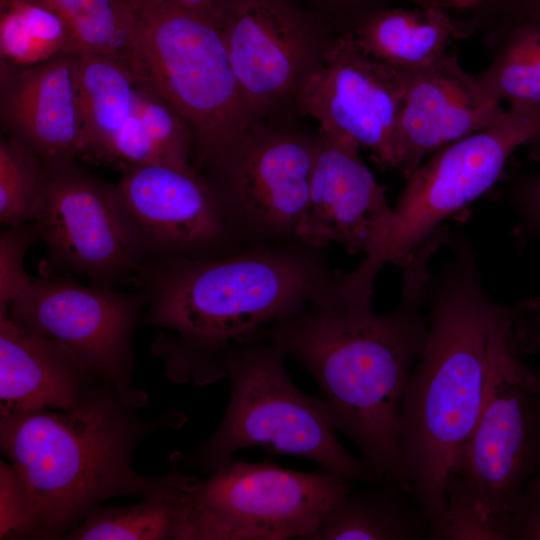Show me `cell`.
I'll use <instances>...</instances> for the list:
<instances>
[{
  "label": "cell",
  "instance_id": "8d00e7d4",
  "mask_svg": "<svg viewBox=\"0 0 540 540\" xmlns=\"http://www.w3.org/2000/svg\"><path fill=\"white\" fill-rule=\"evenodd\" d=\"M172 3L197 13L215 15L218 0H169Z\"/></svg>",
  "mask_w": 540,
  "mask_h": 540
},
{
  "label": "cell",
  "instance_id": "4316f807",
  "mask_svg": "<svg viewBox=\"0 0 540 540\" xmlns=\"http://www.w3.org/2000/svg\"><path fill=\"white\" fill-rule=\"evenodd\" d=\"M47 167L20 141L0 137V221L6 226L32 223L45 188Z\"/></svg>",
  "mask_w": 540,
  "mask_h": 540
},
{
  "label": "cell",
  "instance_id": "5bb4252c",
  "mask_svg": "<svg viewBox=\"0 0 540 540\" xmlns=\"http://www.w3.org/2000/svg\"><path fill=\"white\" fill-rule=\"evenodd\" d=\"M116 185L140 235L145 263L148 258L204 259L244 249L234 239L214 189L194 168L130 166Z\"/></svg>",
  "mask_w": 540,
  "mask_h": 540
},
{
  "label": "cell",
  "instance_id": "d590c367",
  "mask_svg": "<svg viewBox=\"0 0 540 540\" xmlns=\"http://www.w3.org/2000/svg\"><path fill=\"white\" fill-rule=\"evenodd\" d=\"M527 328H532L540 334V298L519 305Z\"/></svg>",
  "mask_w": 540,
  "mask_h": 540
},
{
  "label": "cell",
  "instance_id": "74e56055",
  "mask_svg": "<svg viewBox=\"0 0 540 540\" xmlns=\"http://www.w3.org/2000/svg\"><path fill=\"white\" fill-rule=\"evenodd\" d=\"M347 1H356V0H347Z\"/></svg>",
  "mask_w": 540,
  "mask_h": 540
},
{
  "label": "cell",
  "instance_id": "9c48e42d",
  "mask_svg": "<svg viewBox=\"0 0 540 540\" xmlns=\"http://www.w3.org/2000/svg\"><path fill=\"white\" fill-rule=\"evenodd\" d=\"M352 483L233 458L189 491L188 540H308Z\"/></svg>",
  "mask_w": 540,
  "mask_h": 540
},
{
  "label": "cell",
  "instance_id": "4dcf8cb0",
  "mask_svg": "<svg viewBox=\"0 0 540 540\" xmlns=\"http://www.w3.org/2000/svg\"><path fill=\"white\" fill-rule=\"evenodd\" d=\"M30 516L24 486L11 463L0 465V539H28Z\"/></svg>",
  "mask_w": 540,
  "mask_h": 540
},
{
  "label": "cell",
  "instance_id": "52a82bcc",
  "mask_svg": "<svg viewBox=\"0 0 540 540\" xmlns=\"http://www.w3.org/2000/svg\"><path fill=\"white\" fill-rule=\"evenodd\" d=\"M539 142L540 112L508 107L496 123L430 154L406 177L380 238L355 269L342 274V288L373 297L385 265L401 266L440 246L443 223L495 185L517 148Z\"/></svg>",
  "mask_w": 540,
  "mask_h": 540
},
{
  "label": "cell",
  "instance_id": "ac0fdd59",
  "mask_svg": "<svg viewBox=\"0 0 540 540\" xmlns=\"http://www.w3.org/2000/svg\"><path fill=\"white\" fill-rule=\"evenodd\" d=\"M3 134L33 151L46 166L82 156L74 54L18 66L0 59Z\"/></svg>",
  "mask_w": 540,
  "mask_h": 540
},
{
  "label": "cell",
  "instance_id": "7c38bea8",
  "mask_svg": "<svg viewBox=\"0 0 540 540\" xmlns=\"http://www.w3.org/2000/svg\"><path fill=\"white\" fill-rule=\"evenodd\" d=\"M46 167L32 223L52 258L102 287L138 271L145 263L144 248L117 185L76 161Z\"/></svg>",
  "mask_w": 540,
  "mask_h": 540
},
{
  "label": "cell",
  "instance_id": "7402d4cb",
  "mask_svg": "<svg viewBox=\"0 0 540 540\" xmlns=\"http://www.w3.org/2000/svg\"><path fill=\"white\" fill-rule=\"evenodd\" d=\"M82 129V156L108 162L134 110L139 79L124 63L97 54H74Z\"/></svg>",
  "mask_w": 540,
  "mask_h": 540
},
{
  "label": "cell",
  "instance_id": "e0dca14e",
  "mask_svg": "<svg viewBox=\"0 0 540 540\" xmlns=\"http://www.w3.org/2000/svg\"><path fill=\"white\" fill-rule=\"evenodd\" d=\"M505 112L455 54L407 72L398 122V170L409 176L430 154L496 123Z\"/></svg>",
  "mask_w": 540,
  "mask_h": 540
},
{
  "label": "cell",
  "instance_id": "30bf717a",
  "mask_svg": "<svg viewBox=\"0 0 540 540\" xmlns=\"http://www.w3.org/2000/svg\"><path fill=\"white\" fill-rule=\"evenodd\" d=\"M146 303L144 293L87 287L68 278L33 279L12 303L10 318L24 331L53 343L100 377L138 410L148 395L131 383L132 336Z\"/></svg>",
  "mask_w": 540,
  "mask_h": 540
},
{
  "label": "cell",
  "instance_id": "277c9868",
  "mask_svg": "<svg viewBox=\"0 0 540 540\" xmlns=\"http://www.w3.org/2000/svg\"><path fill=\"white\" fill-rule=\"evenodd\" d=\"M99 378L72 409H32L1 415L2 452L24 486L28 539L64 538L86 515L117 496H149L194 477L172 469L145 476L132 468L137 444L155 430L178 426L181 416L145 420Z\"/></svg>",
  "mask_w": 540,
  "mask_h": 540
},
{
  "label": "cell",
  "instance_id": "6da1fadb",
  "mask_svg": "<svg viewBox=\"0 0 540 540\" xmlns=\"http://www.w3.org/2000/svg\"><path fill=\"white\" fill-rule=\"evenodd\" d=\"M428 276L424 264L403 268L401 304L384 312L334 292L331 282L302 311L248 335L298 361L315 379L336 430L357 445L375 478L410 494L401 411L409 375L427 341L420 308Z\"/></svg>",
  "mask_w": 540,
  "mask_h": 540
},
{
  "label": "cell",
  "instance_id": "836d02e7",
  "mask_svg": "<svg viewBox=\"0 0 540 540\" xmlns=\"http://www.w3.org/2000/svg\"><path fill=\"white\" fill-rule=\"evenodd\" d=\"M487 10L493 17L523 11H540V0H489Z\"/></svg>",
  "mask_w": 540,
  "mask_h": 540
},
{
  "label": "cell",
  "instance_id": "4fadbf2b",
  "mask_svg": "<svg viewBox=\"0 0 540 540\" xmlns=\"http://www.w3.org/2000/svg\"><path fill=\"white\" fill-rule=\"evenodd\" d=\"M407 72L365 53L351 30L318 58L301 84L299 102L319 130L346 135L387 168H399L398 122Z\"/></svg>",
  "mask_w": 540,
  "mask_h": 540
},
{
  "label": "cell",
  "instance_id": "f1b7e54d",
  "mask_svg": "<svg viewBox=\"0 0 540 540\" xmlns=\"http://www.w3.org/2000/svg\"><path fill=\"white\" fill-rule=\"evenodd\" d=\"M39 238L33 223L7 226L0 235V314L28 288L33 278L25 272L24 257Z\"/></svg>",
  "mask_w": 540,
  "mask_h": 540
},
{
  "label": "cell",
  "instance_id": "3957f363",
  "mask_svg": "<svg viewBox=\"0 0 540 540\" xmlns=\"http://www.w3.org/2000/svg\"><path fill=\"white\" fill-rule=\"evenodd\" d=\"M145 319L166 330L155 344L168 374L207 384L226 377L228 347L306 308L340 274L323 248L296 240L138 270Z\"/></svg>",
  "mask_w": 540,
  "mask_h": 540
},
{
  "label": "cell",
  "instance_id": "8fae6325",
  "mask_svg": "<svg viewBox=\"0 0 540 540\" xmlns=\"http://www.w3.org/2000/svg\"><path fill=\"white\" fill-rule=\"evenodd\" d=\"M315 151L316 139L253 129L226 160L206 170L203 176L242 248L298 240Z\"/></svg>",
  "mask_w": 540,
  "mask_h": 540
},
{
  "label": "cell",
  "instance_id": "9a60e30c",
  "mask_svg": "<svg viewBox=\"0 0 540 540\" xmlns=\"http://www.w3.org/2000/svg\"><path fill=\"white\" fill-rule=\"evenodd\" d=\"M215 17L254 117L299 90L319 53L285 0H218Z\"/></svg>",
  "mask_w": 540,
  "mask_h": 540
},
{
  "label": "cell",
  "instance_id": "603a6c76",
  "mask_svg": "<svg viewBox=\"0 0 540 540\" xmlns=\"http://www.w3.org/2000/svg\"><path fill=\"white\" fill-rule=\"evenodd\" d=\"M491 25V62L477 79L499 102L540 112V11L511 13Z\"/></svg>",
  "mask_w": 540,
  "mask_h": 540
},
{
  "label": "cell",
  "instance_id": "f546056e",
  "mask_svg": "<svg viewBox=\"0 0 540 540\" xmlns=\"http://www.w3.org/2000/svg\"><path fill=\"white\" fill-rule=\"evenodd\" d=\"M445 497V525L442 539L503 540L483 518L472 494L461 481L449 476Z\"/></svg>",
  "mask_w": 540,
  "mask_h": 540
},
{
  "label": "cell",
  "instance_id": "ffe728a7",
  "mask_svg": "<svg viewBox=\"0 0 540 540\" xmlns=\"http://www.w3.org/2000/svg\"><path fill=\"white\" fill-rule=\"evenodd\" d=\"M474 31L471 21L455 22L434 6L377 10L364 16L351 30L365 53L404 72L431 65L448 53L454 39Z\"/></svg>",
  "mask_w": 540,
  "mask_h": 540
},
{
  "label": "cell",
  "instance_id": "484cf974",
  "mask_svg": "<svg viewBox=\"0 0 540 540\" xmlns=\"http://www.w3.org/2000/svg\"><path fill=\"white\" fill-rule=\"evenodd\" d=\"M73 54L60 16L36 0H0V59L18 66Z\"/></svg>",
  "mask_w": 540,
  "mask_h": 540
},
{
  "label": "cell",
  "instance_id": "8992f818",
  "mask_svg": "<svg viewBox=\"0 0 540 540\" xmlns=\"http://www.w3.org/2000/svg\"><path fill=\"white\" fill-rule=\"evenodd\" d=\"M137 27L145 77L193 137L199 173L226 160L253 131L215 15L169 0H125Z\"/></svg>",
  "mask_w": 540,
  "mask_h": 540
},
{
  "label": "cell",
  "instance_id": "2e32d148",
  "mask_svg": "<svg viewBox=\"0 0 540 540\" xmlns=\"http://www.w3.org/2000/svg\"><path fill=\"white\" fill-rule=\"evenodd\" d=\"M352 138L319 130L309 198L297 239L317 248L335 243L366 253L385 230L392 207Z\"/></svg>",
  "mask_w": 540,
  "mask_h": 540
},
{
  "label": "cell",
  "instance_id": "5b68a950",
  "mask_svg": "<svg viewBox=\"0 0 540 540\" xmlns=\"http://www.w3.org/2000/svg\"><path fill=\"white\" fill-rule=\"evenodd\" d=\"M285 354L271 342L248 337L224 353L231 392L224 418L201 447L175 453L174 469L208 475L243 448L263 446L275 453L302 457L351 482L378 481L362 459L348 453L318 396L303 393L291 382Z\"/></svg>",
  "mask_w": 540,
  "mask_h": 540
},
{
  "label": "cell",
  "instance_id": "cb8c5ba5",
  "mask_svg": "<svg viewBox=\"0 0 540 540\" xmlns=\"http://www.w3.org/2000/svg\"><path fill=\"white\" fill-rule=\"evenodd\" d=\"M199 483L168 486L129 506L97 507L73 528L69 540H188V494Z\"/></svg>",
  "mask_w": 540,
  "mask_h": 540
},
{
  "label": "cell",
  "instance_id": "7a4b0ae2",
  "mask_svg": "<svg viewBox=\"0 0 540 540\" xmlns=\"http://www.w3.org/2000/svg\"><path fill=\"white\" fill-rule=\"evenodd\" d=\"M426 303L427 341L403 396L401 447L429 538L442 539L450 468L483 408L499 340L520 309L487 292L463 236L452 238L449 259L429 273Z\"/></svg>",
  "mask_w": 540,
  "mask_h": 540
},
{
  "label": "cell",
  "instance_id": "d4e9b609",
  "mask_svg": "<svg viewBox=\"0 0 540 540\" xmlns=\"http://www.w3.org/2000/svg\"><path fill=\"white\" fill-rule=\"evenodd\" d=\"M65 23L73 54H97L127 65L145 76L135 18L125 0H36Z\"/></svg>",
  "mask_w": 540,
  "mask_h": 540
},
{
  "label": "cell",
  "instance_id": "d6986e66",
  "mask_svg": "<svg viewBox=\"0 0 540 540\" xmlns=\"http://www.w3.org/2000/svg\"><path fill=\"white\" fill-rule=\"evenodd\" d=\"M99 378L61 347L24 331L8 313L0 314L1 415L70 410Z\"/></svg>",
  "mask_w": 540,
  "mask_h": 540
},
{
  "label": "cell",
  "instance_id": "ba28073f",
  "mask_svg": "<svg viewBox=\"0 0 540 540\" xmlns=\"http://www.w3.org/2000/svg\"><path fill=\"white\" fill-rule=\"evenodd\" d=\"M521 327L519 318L499 340L483 408L448 475L503 540L524 486L540 472V369L520 357Z\"/></svg>",
  "mask_w": 540,
  "mask_h": 540
},
{
  "label": "cell",
  "instance_id": "44dd1931",
  "mask_svg": "<svg viewBox=\"0 0 540 540\" xmlns=\"http://www.w3.org/2000/svg\"><path fill=\"white\" fill-rule=\"evenodd\" d=\"M350 488L329 508L308 540H420L429 523L412 495L381 479Z\"/></svg>",
  "mask_w": 540,
  "mask_h": 540
},
{
  "label": "cell",
  "instance_id": "e575fe53",
  "mask_svg": "<svg viewBox=\"0 0 540 540\" xmlns=\"http://www.w3.org/2000/svg\"><path fill=\"white\" fill-rule=\"evenodd\" d=\"M419 6H434L445 9H477L487 0H413Z\"/></svg>",
  "mask_w": 540,
  "mask_h": 540
},
{
  "label": "cell",
  "instance_id": "1f68e13d",
  "mask_svg": "<svg viewBox=\"0 0 540 540\" xmlns=\"http://www.w3.org/2000/svg\"><path fill=\"white\" fill-rule=\"evenodd\" d=\"M509 198L519 216L518 235L540 237V163L512 183Z\"/></svg>",
  "mask_w": 540,
  "mask_h": 540
},
{
  "label": "cell",
  "instance_id": "83f0119b",
  "mask_svg": "<svg viewBox=\"0 0 540 540\" xmlns=\"http://www.w3.org/2000/svg\"><path fill=\"white\" fill-rule=\"evenodd\" d=\"M134 108L150 144L154 164L193 168V137L189 126L146 78L136 81Z\"/></svg>",
  "mask_w": 540,
  "mask_h": 540
},
{
  "label": "cell",
  "instance_id": "d6a6232c",
  "mask_svg": "<svg viewBox=\"0 0 540 540\" xmlns=\"http://www.w3.org/2000/svg\"><path fill=\"white\" fill-rule=\"evenodd\" d=\"M508 539L540 540V472L524 486L511 514Z\"/></svg>",
  "mask_w": 540,
  "mask_h": 540
}]
</instances>
